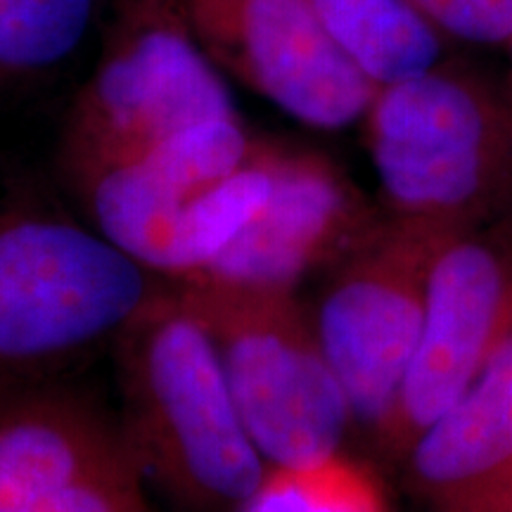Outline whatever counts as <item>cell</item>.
Instances as JSON below:
<instances>
[{
	"instance_id": "obj_4",
	"label": "cell",
	"mask_w": 512,
	"mask_h": 512,
	"mask_svg": "<svg viewBox=\"0 0 512 512\" xmlns=\"http://www.w3.org/2000/svg\"><path fill=\"white\" fill-rule=\"evenodd\" d=\"M219 351L249 437L268 467L342 451L354 413L299 294L176 283Z\"/></svg>"
},
{
	"instance_id": "obj_19",
	"label": "cell",
	"mask_w": 512,
	"mask_h": 512,
	"mask_svg": "<svg viewBox=\"0 0 512 512\" xmlns=\"http://www.w3.org/2000/svg\"><path fill=\"white\" fill-rule=\"evenodd\" d=\"M444 512H482V510L470 508V505H463V508H451V510H444Z\"/></svg>"
},
{
	"instance_id": "obj_2",
	"label": "cell",
	"mask_w": 512,
	"mask_h": 512,
	"mask_svg": "<svg viewBox=\"0 0 512 512\" xmlns=\"http://www.w3.org/2000/svg\"><path fill=\"white\" fill-rule=\"evenodd\" d=\"M169 285L88 219L0 190V377H62L112 351Z\"/></svg>"
},
{
	"instance_id": "obj_6",
	"label": "cell",
	"mask_w": 512,
	"mask_h": 512,
	"mask_svg": "<svg viewBox=\"0 0 512 512\" xmlns=\"http://www.w3.org/2000/svg\"><path fill=\"white\" fill-rule=\"evenodd\" d=\"M446 238L380 216L325 271L311 309L356 425L377 437L399 399L418 347L432 256Z\"/></svg>"
},
{
	"instance_id": "obj_3",
	"label": "cell",
	"mask_w": 512,
	"mask_h": 512,
	"mask_svg": "<svg viewBox=\"0 0 512 512\" xmlns=\"http://www.w3.org/2000/svg\"><path fill=\"white\" fill-rule=\"evenodd\" d=\"M387 219L451 238L512 209V98L453 64L375 88L361 117Z\"/></svg>"
},
{
	"instance_id": "obj_8",
	"label": "cell",
	"mask_w": 512,
	"mask_h": 512,
	"mask_svg": "<svg viewBox=\"0 0 512 512\" xmlns=\"http://www.w3.org/2000/svg\"><path fill=\"white\" fill-rule=\"evenodd\" d=\"M221 74L311 128L361 121L375 86L320 27L311 0H164Z\"/></svg>"
},
{
	"instance_id": "obj_15",
	"label": "cell",
	"mask_w": 512,
	"mask_h": 512,
	"mask_svg": "<svg viewBox=\"0 0 512 512\" xmlns=\"http://www.w3.org/2000/svg\"><path fill=\"white\" fill-rule=\"evenodd\" d=\"M95 0H0V76L60 64L81 46Z\"/></svg>"
},
{
	"instance_id": "obj_18",
	"label": "cell",
	"mask_w": 512,
	"mask_h": 512,
	"mask_svg": "<svg viewBox=\"0 0 512 512\" xmlns=\"http://www.w3.org/2000/svg\"><path fill=\"white\" fill-rule=\"evenodd\" d=\"M465 505L482 512H512V467L484 496H479L477 501ZM458 508H463V505H458Z\"/></svg>"
},
{
	"instance_id": "obj_10",
	"label": "cell",
	"mask_w": 512,
	"mask_h": 512,
	"mask_svg": "<svg viewBox=\"0 0 512 512\" xmlns=\"http://www.w3.org/2000/svg\"><path fill=\"white\" fill-rule=\"evenodd\" d=\"M254 143L256 136L240 114L211 119L72 183V190L83 219L138 264L169 280L188 211L211 185L245 162Z\"/></svg>"
},
{
	"instance_id": "obj_16",
	"label": "cell",
	"mask_w": 512,
	"mask_h": 512,
	"mask_svg": "<svg viewBox=\"0 0 512 512\" xmlns=\"http://www.w3.org/2000/svg\"><path fill=\"white\" fill-rule=\"evenodd\" d=\"M434 29L482 46H510L512 0H408Z\"/></svg>"
},
{
	"instance_id": "obj_17",
	"label": "cell",
	"mask_w": 512,
	"mask_h": 512,
	"mask_svg": "<svg viewBox=\"0 0 512 512\" xmlns=\"http://www.w3.org/2000/svg\"><path fill=\"white\" fill-rule=\"evenodd\" d=\"M34 512H152L133 460L81 479Z\"/></svg>"
},
{
	"instance_id": "obj_14",
	"label": "cell",
	"mask_w": 512,
	"mask_h": 512,
	"mask_svg": "<svg viewBox=\"0 0 512 512\" xmlns=\"http://www.w3.org/2000/svg\"><path fill=\"white\" fill-rule=\"evenodd\" d=\"M238 512H389L368 465L344 451L304 465L268 467Z\"/></svg>"
},
{
	"instance_id": "obj_12",
	"label": "cell",
	"mask_w": 512,
	"mask_h": 512,
	"mask_svg": "<svg viewBox=\"0 0 512 512\" xmlns=\"http://www.w3.org/2000/svg\"><path fill=\"white\" fill-rule=\"evenodd\" d=\"M399 463L439 512L477 501L512 467V332Z\"/></svg>"
},
{
	"instance_id": "obj_9",
	"label": "cell",
	"mask_w": 512,
	"mask_h": 512,
	"mask_svg": "<svg viewBox=\"0 0 512 512\" xmlns=\"http://www.w3.org/2000/svg\"><path fill=\"white\" fill-rule=\"evenodd\" d=\"M380 216L382 209L373 207L330 157L280 143L264 207L190 280L233 290L299 294L304 280L335 266L377 226Z\"/></svg>"
},
{
	"instance_id": "obj_11",
	"label": "cell",
	"mask_w": 512,
	"mask_h": 512,
	"mask_svg": "<svg viewBox=\"0 0 512 512\" xmlns=\"http://www.w3.org/2000/svg\"><path fill=\"white\" fill-rule=\"evenodd\" d=\"M126 460L117 418L62 377H0V512H34Z\"/></svg>"
},
{
	"instance_id": "obj_20",
	"label": "cell",
	"mask_w": 512,
	"mask_h": 512,
	"mask_svg": "<svg viewBox=\"0 0 512 512\" xmlns=\"http://www.w3.org/2000/svg\"><path fill=\"white\" fill-rule=\"evenodd\" d=\"M510 50H512V41H510V46H508ZM510 98H512V86H510Z\"/></svg>"
},
{
	"instance_id": "obj_13",
	"label": "cell",
	"mask_w": 512,
	"mask_h": 512,
	"mask_svg": "<svg viewBox=\"0 0 512 512\" xmlns=\"http://www.w3.org/2000/svg\"><path fill=\"white\" fill-rule=\"evenodd\" d=\"M320 27L375 88L439 64L444 34L408 0H311Z\"/></svg>"
},
{
	"instance_id": "obj_1",
	"label": "cell",
	"mask_w": 512,
	"mask_h": 512,
	"mask_svg": "<svg viewBox=\"0 0 512 512\" xmlns=\"http://www.w3.org/2000/svg\"><path fill=\"white\" fill-rule=\"evenodd\" d=\"M121 439L145 484L190 512H238L268 465L249 437L202 318L171 283L124 330Z\"/></svg>"
},
{
	"instance_id": "obj_5",
	"label": "cell",
	"mask_w": 512,
	"mask_h": 512,
	"mask_svg": "<svg viewBox=\"0 0 512 512\" xmlns=\"http://www.w3.org/2000/svg\"><path fill=\"white\" fill-rule=\"evenodd\" d=\"M235 114L221 69L174 10L164 0H136L76 95L62 131V171L72 185Z\"/></svg>"
},
{
	"instance_id": "obj_7",
	"label": "cell",
	"mask_w": 512,
	"mask_h": 512,
	"mask_svg": "<svg viewBox=\"0 0 512 512\" xmlns=\"http://www.w3.org/2000/svg\"><path fill=\"white\" fill-rule=\"evenodd\" d=\"M512 332V209L451 235L432 256L418 347L377 444L401 460Z\"/></svg>"
}]
</instances>
